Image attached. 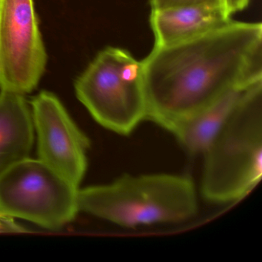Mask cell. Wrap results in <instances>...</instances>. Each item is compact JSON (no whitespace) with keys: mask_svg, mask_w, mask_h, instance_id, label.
Returning a JSON list of instances; mask_svg holds the SVG:
<instances>
[{"mask_svg":"<svg viewBox=\"0 0 262 262\" xmlns=\"http://www.w3.org/2000/svg\"><path fill=\"white\" fill-rule=\"evenodd\" d=\"M79 211L125 228L179 223L195 215L198 199L190 178L125 174L103 185L79 188Z\"/></svg>","mask_w":262,"mask_h":262,"instance_id":"cell-2","label":"cell"},{"mask_svg":"<svg viewBox=\"0 0 262 262\" xmlns=\"http://www.w3.org/2000/svg\"><path fill=\"white\" fill-rule=\"evenodd\" d=\"M147 119L171 132L228 92L262 81V25L231 21L142 61Z\"/></svg>","mask_w":262,"mask_h":262,"instance_id":"cell-1","label":"cell"},{"mask_svg":"<svg viewBox=\"0 0 262 262\" xmlns=\"http://www.w3.org/2000/svg\"><path fill=\"white\" fill-rule=\"evenodd\" d=\"M31 111L37 135L38 159L79 188L88 167V136L53 93L41 92L33 98Z\"/></svg>","mask_w":262,"mask_h":262,"instance_id":"cell-7","label":"cell"},{"mask_svg":"<svg viewBox=\"0 0 262 262\" xmlns=\"http://www.w3.org/2000/svg\"><path fill=\"white\" fill-rule=\"evenodd\" d=\"M202 194L227 204L249 194L262 176V81L251 85L205 152Z\"/></svg>","mask_w":262,"mask_h":262,"instance_id":"cell-3","label":"cell"},{"mask_svg":"<svg viewBox=\"0 0 262 262\" xmlns=\"http://www.w3.org/2000/svg\"><path fill=\"white\" fill-rule=\"evenodd\" d=\"M151 10L199 5H225V0H150Z\"/></svg>","mask_w":262,"mask_h":262,"instance_id":"cell-11","label":"cell"},{"mask_svg":"<svg viewBox=\"0 0 262 262\" xmlns=\"http://www.w3.org/2000/svg\"><path fill=\"white\" fill-rule=\"evenodd\" d=\"M224 5H199L151 10L155 47H165L197 37L232 21Z\"/></svg>","mask_w":262,"mask_h":262,"instance_id":"cell-8","label":"cell"},{"mask_svg":"<svg viewBox=\"0 0 262 262\" xmlns=\"http://www.w3.org/2000/svg\"><path fill=\"white\" fill-rule=\"evenodd\" d=\"M47 53L33 0H0V90L24 95L36 89Z\"/></svg>","mask_w":262,"mask_h":262,"instance_id":"cell-6","label":"cell"},{"mask_svg":"<svg viewBox=\"0 0 262 262\" xmlns=\"http://www.w3.org/2000/svg\"><path fill=\"white\" fill-rule=\"evenodd\" d=\"M76 96L101 126L122 136L147 119L142 61L116 47L101 51L75 83Z\"/></svg>","mask_w":262,"mask_h":262,"instance_id":"cell-4","label":"cell"},{"mask_svg":"<svg viewBox=\"0 0 262 262\" xmlns=\"http://www.w3.org/2000/svg\"><path fill=\"white\" fill-rule=\"evenodd\" d=\"M31 107L24 95L0 93V174L30 158L34 142Z\"/></svg>","mask_w":262,"mask_h":262,"instance_id":"cell-9","label":"cell"},{"mask_svg":"<svg viewBox=\"0 0 262 262\" xmlns=\"http://www.w3.org/2000/svg\"><path fill=\"white\" fill-rule=\"evenodd\" d=\"M79 189L39 159L27 158L0 174V213L60 229L79 211Z\"/></svg>","mask_w":262,"mask_h":262,"instance_id":"cell-5","label":"cell"},{"mask_svg":"<svg viewBox=\"0 0 262 262\" xmlns=\"http://www.w3.org/2000/svg\"><path fill=\"white\" fill-rule=\"evenodd\" d=\"M27 230L19 225L13 217L0 213V233H24Z\"/></svg>","mask_w":262,"mask_h":262,"instance_id":"cell-12","label":"cell"},{"mask_svg":"<svg viewBox=\"0 0 262 262\" xmlns=\"http://www.w3.org/2000/svg\"><path fill=\"white\" fill-rule=\"evenodd\" d=\"M255 83L231 90L170 133L190 154H203L231 117L247 90Z\"/></svg>","mask_w":262,"mask_h":262,"instance_id":"cell-10","label":"cell"},{"mask_svg":"<svg viewBox=\"0 0 262 262\" xmlns=\"http://www.w3.org/2000/svg\"><path fill=\"white\" fill-rule=\"evenodd\" d=\"M250 0H225V5L230 14L242 11L248 7Z\"/></svg>","mask_w":262,"mask_h":262,"instance_id":"cell-13","label":"cell"}]
</instances>
